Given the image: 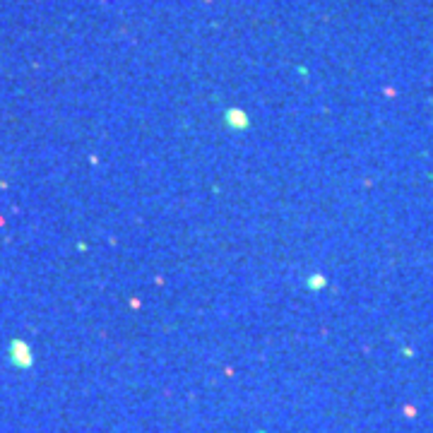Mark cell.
I'll return each instance as SVG.
<instances>
[{
    "mask_svg": "<svg viewBox=\"0 0 433 433\" xmlns=\"http://www.w3.org/2000/svg\"><path fill=\"white\" fill-rule=\"evenodd\" d=\"M226 123L234 125V128H246L248 118L241 116V111H226Z\"/></svg>",
    "mask_w": 433,
    "mask_h": 433,
    "instance_id": "obj_1",
    "label": "cell"
}]
</instances>
